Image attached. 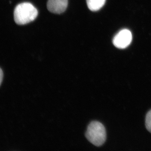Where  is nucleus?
I'll return each mask as SVG.
<instances>
[{
  "label": "nucleus",
  "mask_w": 151,
  "mask_h": 151,
  "mask_svg": "<svg viewBox=\"0 0 151 151\" xmlns=\"http://www.w3.org/2000/svg\"><path fill=\"white\" fill-rule=\"evenodd\" d=\"M85 136L88 141L94 145L100 147L106 141V130L100 122L94 121L88 126Z\"/></svg>",
  "instance_id": "2"
},
{
  "label": "nucleus",
  "mask_w": 151,
  "mask_h": 151,
  "mask_svg": "<svg viewBox=\"0 0 151 151\" xmlns=\"http://www.w3.org/2000/svg\"><path fill=\"white\" fill-rule=\"evenodd\" d=\"M132 34L129 30L124 29L120 32L113 39L114 46L119 49H124L129 46L132 42Z\"/></svg>",
  "instance_id": "3"
},
{
  "label": "nucleus",
  "mask_w": 151,
  "mask_h": 151,
  "mask_svg": "<svg viewBox=\"0 0 151 151\" xmlns=\"http://www.w3.org/2000/svg\"><path fill=\"white\" fill-rule=\"evenodd\" d=\"M3 78V72L2 70L0 68V85L1 84Z\"/></svg>",
  "instance_id": "7"
},
{
  "label": "nucleus",
  "mask_w": 151,
  "mask_h": 151,
  "mask_svg": "<svg viewBox=\"0 0 151 151\" xmlns=\"http://www.w3.org/2000/svg\"><path fill=\"white\" fill-rule=\"evenodd\" d=\"M68 0H48L47 8L52 13L60 14L66 10Z\"/></svg>",
  "instance_id": "4"
},
{
  "label": "nucleus",
  "mask_w": 151,
  "mask_h": 151,
  "mask_svg": "<svg viewBox=\"0 0 151 151\" xmlns=\"http://www.w3.org/2000/svg\"><path fill=\"white\" fill-rule=\"evenodd\" d=\"M37 15V10L30 3L19 4L14 11L15 22L19 25L26 24L33 21Z\"/></svg>",
  "instance_id": "1"
},
{
  "label": "nucleus",
  "mask_w": 151,
  "mask_h": 151,
  "mask_svg": "<svg viewBox=\"0 0 151 151\" xmlns=\"http://www.w3.org/2000/svg\"><path fill=\"white\" fill-rule=\"evenodd\" d=\"M105 1L106 0H86V3L90 10L95 12L103 7Z\"/></svg>",
  "instance_id": "5"
},
{
  "label": "nucleus",
  "mask_w": 151,
  "mask_h": 151,
  "mask_svg": "<svg viewBox=\"0 0 151 151\" xmlns=\"http://www.w3.org/2000/svg\"><path fill=\"white\" fill-rule=\"evenodd\" d=\"M145 124L147 129L151 133V110L146 115Z\"/></svg>",
  "instance_id": "6"
}]
</instances>
